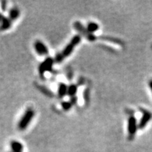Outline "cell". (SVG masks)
<instances>
[{
    "mask_svg": "<svg viewBox=\"0 0 152 152\" xmlns=\"http://www.w3.org/2000/svg\"><path fill=\"white\" fill-rule=\"evenodd\" d=\"M80 42H81L80 35H77L74 36V37L71 39V40L70 41V42L65 47V48L63 49L62 52L58 53V54H57L56 55V56H55V58H54V62L57 63V64H59V63L62 62L66 58H67L68 56H69L71 54V53L73 52V49H75V47L77 46Z\"/></svg>",
    "mask_w": 152,
    "mask_h": 152,
    "instance_id": "1",
    "label": "cell"
},
{
    "mask_svg": "<svg viewBox=\"0 0 152 152\" xmlns=\"http://www.w3.org/2000/svg\"><path fill=\"white\" fill-rule=\"evenodd\" d=\"M35 111L32 108H28L18 122V129L20 130H25L30 125V122L33 120V117L35 116Z\"/></svg>",
    "mask_w": 152,
    "mask_h": 152,
    "instance_id": "2",
    "label": "cell"
},
{
    "mask_svg": "<svg viewBox=\"0 0 152 152\" xmlns=\"http://www.w3.org/2000/svg\"><path fill=\"white\" fill-rule=\"evenodd\" d=\"M54 63V58L51 57H47L43 62H42L38 67L39 73L42 77H44L46 72H49L52 73L53 71V64Z\"/></svg>",
    "mask_w": 152,
    "mask_h": 152,
    "instance_id": "3",
    "label": "cell"
},
{
    "mask_svg": "<svg viewBox=\"0 0 152 152\" xmlns=\"http://www.w3.org/2000/svg\"><path fill=\"white\" fill-rule=\"evenodd\" d=\"M73 27L75 29L80 33L82 35L87 38V39L90 42H94L96 40V37L94 34L90 33L87 29V28H85L84 26L81 23L80 21H75L73 23Z\"/></svg>",
    "mask_w": 152,
    "mask_h": 152,
    "instance_id": "4",
    "label": "cell"
},
{
    "mask_svg": "<svg viewBox=\"0 0 152 152\" xmlns=\"http://www.w3.org/2000/svg\"><path fill=\"white\" fill-rule=\"evenodd\" d=\"M138 128V124L137 123L136 118L134 116V114L129 115L128 120V139L130 140H132L135 135L137 130Z\"/></svg>",
    "mask_w": 152,
    "mask_h": 152,
    "instance_id": "5",
    "label": "cell"
},
{
    "mask_svg": "<svg viewBox=\"0 0 152 152\" xmlns=\"http://www.w3.org/2000/svg\"><path fill=\"white\" fill-rule=\"evenodd\" d=\"M140 111L142 113V116L138 124V128L142 130V129H144L147 126L149 121L151 120L152 113L150 111L144 109H140Z\"/></svg>",
    "mask_w": 152,
    "mask_h": 152,
    "instance_id": "6",
    "label": "cell"
},
{
    "mask_svg": "<svg viewBox=\"0 0 152 152\" xmlns=\"http://www.w3.org/2000/svg\"><path fill=\"white\" fill-rule=\"evenodd\" d=\"M35 49L36 52L40 56H47L49 54V49L46 45L40 40H37L35 42Z\"/></svg>",
    "mask_w": 152,
    "mask_h": 152,
    "instance_id": "7",
    "label": "cell"
},
{
    "mask_svg": "<svg viewBox=\"0 0 152 152\" xmlns=\"http://www.w3.org/2000/svg\"><path fill=\"white\" fill-rule=\"evenodd\" d=\"M35 85L36 88H37V90H39L41 93H42L44 95L48 96V97H49V98L54 97V92H52V91L49 90V88H47V87L44 86V85H42L38 84V83H35Z\"/></svg>",
    "mask_w": 152,
    "mask_h": 152,
    "instance_id": "8",
    "label": "cell"
},
{
    "mask_svg": "<svg viewBox=\"0 0 152 152\" xmlns=\"http://www.w3.org/2000/svg\"><path fill=\"white\" fill-rule=\"evenodd\" d=\"M11 151L14 152H23V145L18 141L13 140L10 143Z\"/></svg>",
    "mask_w": 152,
    "mask_h": 152,
    "instance_id": "9",
    "label": "cell"
},
{
    "mask_svg": "<svg viewBox=\"0 0 152 152\" xmlns=\"http://www.w3.org/2000/svg\"><path fill=\"white\" fill-rule=\"evenodd\" d=\"M68 86L65 83H60L58 87V96L60 99L64 98L66 95H67Z\"/></svg>",
    "mask_w": 152,
    "mask_h": 152,
    "instance_id": "10",
    "label": "cell"
},
{
    "mask_svg": "<svg viewBox=\"0 0 152 152\" xmlns=\"http://www.w3.org/2000/svg\"><path fill=\"white\" fill-rule=\"evenodd\" d=\"M11 26V20L9 18L3 16L2 20L1 21V26H0V29L1 30H8Z\"/></svg>",
    "mask_w": 152,
    "mask_h": 152,
    "instance_id": "11",
    "label": "cell"
},
{
    "mask_svg": "<svg viewBox=\"0 0 152 152\" xmlns=\"http://www.w3.org/2000/svg\"><path fill=\"white\" fill-rule=\"evenodd\" d=\"M20 16V10L17 7H14L11 9V10L9 12V18L11 21L16 20Z\"/></svg>",
    "mask_w": 152,
    "mask_h": 152,
    "instance_id": "12",
    "label": "cell"
},
{
    "mask_svg": "<svg viewBox=\"0 0 152 152\" xmlns=\"http://www.w3.org/2000/svg\"><path fill=\"white\" fill-rule=\"evenodd\" d=\"M99 28V25L96 23H94V22L88 23V24H87V30L92 34H94V33H95L96 31H97Z\"/></svg>",
    "mask_w": 152,
    "mask_h": 152,
    "instance_id": "13",
    "label": "cell"
},
{
    "mask_svg": "<svg viewBox=\"0 0 152 152\" xmlns=\"http://www.w3.org/2000/svg\"><path fill=\"white\" fill-rule=\"evenodd\" d=\"M77 86L76 84H71L69 86H68V92H67V95L71 96H76V93L77 92Z\"/></svg>",
    "mask_w": 152,
    "mask_h": 152,
    "instance_id": "14",
    "label": "cell"
},
{
    "mask_svg": "<svg viewBox=\"0 0 152 152\" xmlns=\"http://www.w3.org/2000/svg\"><path fill=\"white\" fill-rule=\"evenodd\" d=\"M99 39H102V40H105L110 42H113L115 44H119V45H122L123 42L121 40H119L118 39H116V38H113L111 37H108V36H101L99 37Z\"/></svg>",
    "mask_w": 152,
    "mask_h": 152,
    "instance_id": "15",
    "label": "cell"
},
{
    "mask_svg": "<svg viewBox=\"0 0 152 152\" xmlns=\"http://www.w3.org/2000/svg\"><path fill=\"white\" fill-rule=\"evenodd\" d=\"M83 99H84L85 104L88 105L90 102V90L88 87L85 88L83 92Z\"/></svg>",
    "mask_w": 152,
    "mask_h": 152,
    "instance_id": "16",
    "label": "cell"
},
{
    "mask_svg": "<svg viewBox=\"0 0 152 152\" xmlns=\"http://www.w3.org/2000/svg\"><path fill=\"white\" fill-rule=\"evenodd\" d=\"M61 105L62 109L66 111H69L72 108V106H73L69 101H64L61 103Z\"/></svg>",
    "mask_w": 152,
    "mask_h": 152,
    "instance_id": "17",
    "label": "cell"
},
{
    "mask_svg": "<svg viewBox=\"0 0 152 152\" xmlns=\"http://www.w3.org/2000/svg\"><path fill=\"white\" fill-rule=\"evenodd\" d=\"M66 77L68 79V80H71L73 77V73L72 70L69 67L66 68Z\"/></svg>",
    "mask_w": 152,
    "mask_h": 152,
    "instance_id": "18",
    "label": "cell"
},
{
    "mask_svg": "<svg viewBox=\"0 0 152 152\" xmlns=\"http://www.w3.org/2000/svg\"><path fill=\"white\" fill-rule=\"evenodd\" d=\"M77 101H78V99H77V96H71V97L70 98L69 102H71L72 105L75 106V105H76V104H77Z\"/></svg>",
    "mask_w": 152,
    "mask_h": 152,
    "instance_id": "19",
    "label": "cell"
},
{
    "mask_svg": "<svg viewBox=\"0 0 152 152\" xmlns=\"http://www.w3.org/2000/svg\"><path fill=\"white\" fill-rule=\"evenodd\" d=\"M85 79L84 78V77H80V78H78V80H77V86H82V85H85Z\"/></svg>",
    "mask_w": 152,
    "mask_h": 152,
    "instance_id": "20",
    "label": "cell"
},
{
    "mask_svg": "<svg viewBox=\"0 0 152 152\" xmlns=\"http://www.w3.org/2000/svg\"><path fill=\"white\" fill-rule=\"evenodd\" d=\"M7 1H4L1 2V8L2 9V11H5L7 10Z\"/></svg>",
    "mask_w": 152,
    "mask_h": 152,
    "instance_id": "21",
    "label": "cell"
},
{
    "mask_svg": "<svg viewBox=\"0 0 152 152\" xmlns=\"http://www.w3.org/2000/svg\"><path fill=\"white\" fill-rule=\"evenodd\" d=\"M149 87H150V89H151V92H152V80H151L149 81Z\"/></svg>",
    "mask_w": 152,
    "mask_h": 152,
    "instance_id": "22",
    "label": "cell"
},
{
    "mask_svg": "<svg viewBox=\"0 0 152 152\" xmlns=\"http://www.w3.org/2000/svg\"><path fill=\"white\" fill-rule=\"evenodd\" d=\"M2 18H3V16L1 15V13H0V22H1V20H2Z\"/></svg>",
    "mask_w": 152,
    "mask_h": 152,
    "instance_id": "23",
    "label": "cell"
},
{
    "mask_svg": "<svg viewBox=\"0 0 152 152\" xmlns=\"http://www.w3.org/2000/svg\"><path fill=\"white\" fill-rule=\"evenodd\" d=\"M10 152H14V151H10Z\"/></svg>",
    "mask_w": 152,
    "mask_h": 152,
    "instance_id": "24",
    "label": "cell"
}]
</instances>
